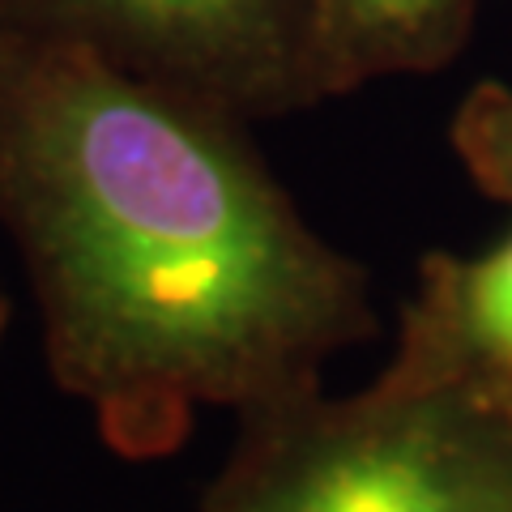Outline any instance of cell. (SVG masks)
Masks as SVG:
<instances>
[{"label": "cell", "instance_id": "277c9868", "mask_svg": "<svg viewBox=\"0 0 512 512\" xmlns=\"http://www.w3.org/2000/svg\"><path fill=\"white\" fill-rule=\"evenodd\" d=\"M380 376L512 393V231L483 252H427Z\"/></svg>", "mask_w": 512, "mask_h": 512}, {"label": "cell", "instance_id": "7a4b0ae2", "mask_svg": "<svg viewBox=\"0 0 512 512\" xmlns=\"http://www.w3.org/2000/svg\"><path fill=\"white\" fill-rule=\"evenodd\" d=\"M201 512H512V393L380 376L244 419Z\"/></svg>", "mask_w": 512, "mask_h": 512}, {"label": "cell", "instance_id": "52a82bcc", "mask_svg": "<svg viewBox=\"0 0 512 512\" xmlns=\"http://www.w3.org/2000/svg\"><path fill=\"white\" fill-rule=\"evenodd\" d=\"M5 325H9V299L0 291V338H5Z\"/></svg>", "mask_w": 512, "mask_h": 512}, {"label": "cell", "instance_id": "5b68a950", "mask_svg": "<svg viewBox=\"0 0 512 512\" xmlns=\"http://www.w3.org/2000/svg\"><path fill=\"white\" fill-rule=\"evenodd\" d=\"M474 9L478 0H312L316 94L444 69L466 47Z\"/></svg>", "mask_w": 512, "mask_h": 512}, {"label": "cell", "instance_id": "6da1fadb", "mask_svg": "<svg viewBox=\"0 0 512 512\" xmlns=\"http://www.w3.org/2000/svg\"><path fill=\"white\" fill-rule=\"evenodd\" d=\"M0 227L47 372L133 461L210 410L244 423L320 393L376 333L367 269L308 227L235 116L9 26Z\"/></svg>", "mask_w": 512, "mask_h": 512}, {"label": "cell", "instance_id": "8992f818", "mask_svg": "<svg viewBox=\"0 0 512 512\" xmlns=\"http://www.w3.org/2000/svg\"><path fill=\"white\" fill-rule=\"evenodd\" d=\"M457 163L491 201L512 205V86L478 82L448 124Z\"/></svg>", "mask_w": 512, "mask_h": 512}, {"label": "cell", "instance_id": "3957f363", "mask_svg": "<svg viewBox=\"0 0 512 512\" xmlns=\"http://www.w3.org/2000/svg\"><path fill=\"white\" fill-rule=\"evenodd\" d=\"M0 26L82 43L235 120L320 103L312 0H0Z\"/></svg>", "mask_w": 512, "mask_h": 512}]
</instances>
